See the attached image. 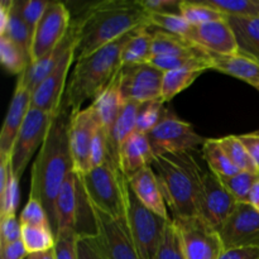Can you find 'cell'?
<instances>
[{"mask_svg": "<svg viewBox=\"0 0 259 259\" xmlns=\"http://www.w3.org/2000/svg\"><path fill=\"white\" fill-rule=\"evenodd\" d=\"M219 179L225 186V189L234 196V199L238 202L248 204L249 194L255 182L259 180V175L247 171H240L239 174L234 175V176L219 177Z\"/></svg>", "mask_w": 259, "mask_h": 259, "instance_id": "obj_36", "label": "cell"}, {"mask_svg": "<svg viewBox=\"0 0 259 259\" xmlns=\"http://www.w3.org/2000/svg\"><path fill=\"white\" fill-rule=\"evenodd\" d=\"M3 35L12 39L15 45L19 46L30 56V47H32L33 35L24 22L20 13L18 0H13V5L9 12V20H8L7 30Z\"/></svg>", "mask_w": 259, "mask_h": 259, "instance_id": "obj_34", "label": "cell"}, {"mask_svg": "<svg viewBox=\"0 0 259 259\" xmlns=\"http://www.w3.org/2000/svg\"><path fill=\"white\" fill-rule=\"evenodd\" d=\"M154 152L146 134L136 132L121 146L119 152V167L126 180L146 167L152 166Z\"/></svg>", "mask_w": 259, "mask_h": 259, "instance_id": "obj_21", "label": "cell"}, {"mask_svg": "<svg viewBox=\"0 0 259 259\" xmlns=\"http://www.w3.org/2000/svg\"><path fill=\"white\" fill-rule=\"evenodd\" d=\"M19 180L12 171L7 185L0 190V217L17 214L20 201Z\"/></svg>", "mask_w": 259, "mask_h": 259, "instance_id": "obj_41", "label": "cell"}, {"mask_svg": "<svg viewBox=\"0 0 259 259\" xmlns=\"http://www.w3.org/2000/svg\"><path fill=\"white\" fill-rule=\"evenodd\" d=\"M149 27L186 37L192 25L179 13H148Z\"/></svg>", "mask_w": 259, "mask_h": 259, "instance_id": "obj_37", "label": "cell"}, {"mask_svg": "<svg viewBox=\"0 0 259 259\" xmlns=\"http://www.w3.org/2000/svg\"><path fill=\"white\" fill-rule=\"evenodd\" d=\"M219 259H259V248L245 247L224 250Z\"/></svg>", "mask_w": 259, "mask_h": 259, "instance_id": "obj_51", "label": "cell"}, {"mask_svg": "<svg viewBox=\"0 0 259 259\" xmlns=\"http://www.w3.org/2000/svg\"><path fill=\"white\" fill-rule=\"evenodd\" d=\"M248 204L252 205L257 211H259V180L255 182V185L253 186L252 191L249 194V199H248Z\"/></svg>", "mask_w": 259, "mask_h": 259, "instance_id": "obj_52", "label": "cell"}, {"mask_svg": "<svg viewBox=\"0 0 259 259\" xmlns=\"http://www.w3.org/2000/svg\"><path fill=\"white\" fill-rule=\"evenodd\" d=\"M108 138H106L105 132L99 125L90 149V169L103 166L106 159H108Z\"/></svg>", "mask_w": 259, "mask_h": 259, "instance_id": "obj_45", "label": "cell"}, {"mask_svg": "<svg viewBox=\"0 0 259 259\" xmlns=\"http://www.w3.org/2000/svg\"><path fill=\"white\" fill-rule=\"evenodd\" d=\"M76 45H77V40L66 51L58 65L53 68L52 72L43 80V82L32 94V104H30L32 108L45 111L53 116L58 115L62 109V103L65 99L63 95L66 94V89H67L70 67L75 61Z\"/></svg>", "mask_w": 259, "mask_h": 259, "instance_id": "obj_13", "label": "cell"}, {"mask_svg": "<svg viewBox=\"0 0 259 259\" xmlns=\"http://www.w3.org/2000/svg\"><path fill=\"white\" fill-rule=\"evenodd\" d=\"M237 205L238 201L225 189L219 176L211 171L205 172L204 189L200 202V217L219 232Z\"/></svg>", "mask_w": 259, "mask_h": 259, "instance_id": "obj_16", "label": "cell"}, {"mask_svg": "<svg viewBox=\"0 0 259 259\" xmlns=\"http://www.w3.org/2000/svg\"><path fill=\"white\" fill-rule=\"evenodd\" d=\"M163 71L151 63L123 66L120 70V93L124 101L144 104L162 99Z\"/></svg>", "mask_w": 259, "mask_h": 259, "instance_id": "obj_11", "label": "cell"}, {"mask_svg": "<svg viewBox=\"0 0 259 259\" xmlns=\"http://www.w3.org/2000/svg\"><path fill=\"white\" fill-rule=\"evenodd\" d=\"M80 177L95 209L118 220L125 219L129 185L115 161L108 157L103 166L90 169Z\"/></svg>", "mask_w": 259, "mask_h": 259, "instance_id": "obj_5", "label": "cell"}, {"mask_svg": "<svg viewBox=\"0 0 259 259\" xmlns=\"http://www.w3.org/2000/svg\"><path fill=\"white\" fill-rule=\"evenodd\" d=\"M224 250L235 248H259V211L252 205L238 202L222 229L219 230Z\"/></svg>", "mask_w": 259, "mask_h": 259, "instance_id": "obj_14", "label": "cell"}, {"mask_svg": "<svg viewBox=\"0 0 259 259\" xmlns=\"http://www.w3.org/2000/svg\"><path fill=\"white\" fill-rule=\"evenodd\" d=\"M121 70V68H120ZM124 100L120 93V71L114 76L109 85L96 96L93 101V108L98 116L99 125L106 134V138L110 134L116 118L123 108Z\"/></svg>", "mask_w": 259, "mask_h": 259, "instance_id": "obj_22", "label": "cell"}, {"mask_svg": "<svg viewBox=\"0 0 259 259\" xmlns=\"http://www.w3.org/2000/svg\"><path fill=\"white\" fill-rule=\"evenodd\" d=\"M172 220L181 235L187 259H219L224 253L219 232L201 217Z\"/></svg>", "mask_w": 259, "mask_h": 259, "instance_id": "obj_9", "label": "cell"}, {"mask_svg": "<svg viewBox=\"0 0 259 259\" xmlns=\"http://www.w3.org/2000/svg\"><path fill=\"white\" fill-rule=\"evenodd\" d=\"M227 17L259 18V0H207Z\"/></svg>", "mask_w": 259, "mask_h": 259, "instance_id": "obj_39", "label": "cell"}, {"mask_svg": "<svg viewBox=\"0 0 259 259\" xmlns=\"http://www.w3.org/2000/svg\"><path fill=\"white\" fill-rule=\"evenodd\" d=\"M76 40H77V32H76L75 24H72L71 25L70 32L66 35L65 39L60 43V46L56 47L52 52H50L48 55L43 56L42 58L35 61V62H30L27 70H25L22 75H19L18 81H20V82L30 91V94L34 93L35 89H37L38 86L43 82V80L52 72L53 68L58 65L61 58L63 57L66 51H67L73 43H76Z\"/></svg>", "mask_w": 259, "mask_h": 259, "instance_id": "obj_20", "label": "cell"}, {"mask_svg": "<svg viewBox=\"0 0 259 259\" xmlns=\"http://www.w3.org/2000/svg\"><path fill=\"white\" fill-rule=\"evenodd\" d=\"M19 222L22 225H32V227H51V220L48 217L47 210L38 200L29 197L22 210L19 217Z\"/></svg>", "mask_w": 259, "mask_h": 259, "instance_id": "obj_43", "label": "cell"}, {"mask_svg": "<svg viewBox=\"0 0 259 259\" xmlns=\"http://www.w3.org/2000/svg\"><path fill=\"white\" fill-rule=\"evenodd\" d=\"M186 38L207 53H214V55L239 53L237 37L228 22V18L218 22L192 25Z\"/></svg>", "mask_w": 259, "mask_h": 259, "instance_id": "obj_17", "label": "cell"}, {"mask_svg": "<svg viewBox=\"0 0 259 259\" xmlns=\"http://www.w3.org/2000/svg\"><path fill=\"white\" fill-rule=\"evenodd\" d=\"M126 224L139 259H154L171 220L159 217L144 206L131 187L126 194Z\"/></svg>", "mask_w": 259, "mask_h": 259, "instance_id": "obj_6", "label": "cell"}, {"mask_svg": "<svg viewBox=\"0 0 259 259\" xmlns=\"http://www.w3.org/2000/svg\"><path fill=\"white\" fill-rule=\"evenodd\" d=\"M128 185L137 199L144 206L148 207L151 211L156 212L159 217L171 220L168 211H167V205L164 201L163 194H162L161 186H159L158 179H157V175L152 166L137 172L134 176L128 180Z\"/></svg>", "mask_w": 259, "mask_h": 259, "instance_id": "obj_19", "label": "cell"}, {"mask_svg": "<svg viewBox=\"0 0 259 259\" xmlns=\"http://www.w3.org/2000/svg\"><path fill=\"white\" fill-rule=\"evenodd\" d=\"M27 259H35V254H29Z\"/></svg>", "mask_w": 259, "mask_h": 259, "instance_id": "obj_54", "label": "cell"}, {"mask_svg": "<svg viewBox=\"0 0 259 259\" xmlns=\"http://www.w3.org/2000/svg\"><path fill=\"white\" fill-rule=\"evenodd\" d=\"M95 214L98 222L96 238L105 259H139L126 218L118 220L98 209H95Z\"/></svg>", "mask_w": 259, "mask_h": 259, "instance_id": "obj_15", "label": "cell"}, {"mask_svg": "<svg viewBox=\"0 0 259 259\" xmlns=\"http://www.w3.org/2000/svg\"><path fill=\"white\" fill-rule=\"evenodd\" d=\"M154 259H187L186 254H185L181 235H180V232L174 220H171L167 224L163 239H162Z\"/></svg>", "mask_w": 259, "mask_h": 259, "instance_id": "obj_38", "label": "cell"}, {"mask_svg": "<svg viewBox=\"0 0 259 259\" xmlns=\"http://www.w3.org/2000/svg\"><path fill=\"white\" fill-rule=\"evenodd\" d=\"M71 29L70 10L63 3L50 2L33 33L30 62H35L60 46Z\"/></svg>", "mask_w": 259, "mask_h": 259, "instance_id": "obj_10", "label": "cell"}, {"mask_svg": "<svg viewBox=\"0 0 259 259\" xmlns=\"http://www.w3.org/2000/svg\"><path fill=\"white\" fill-rule=\"evenodd\" d=\"M148 18L149 14L141 2L111 0L91 5L75 23L77 32L75 61L77 62L123 35L149 25Z\"/></svg>", "mask_w": 259, "mask_h": 259, "instance_id": "obj_2", "label": "cell"}, {"mask_svg": "<svg viewBox=\"0 0 259 259\" xmlns=\"http://www.w3.org/2000/svg\"><path fill=\"white\" fill-rule=\"evenodd\" d=\"M211 70L245 81L249 85H259V62L242 53L214 55L210 53Z\"/></svg>", "mask_w": 259, "mask_h": 259, "instance_id": "obj_23", "label": "cell"}, {"mask_svg": "<svg viewBox=\"0 0 259 259\" xmlns=\"http://www.w3.org/2000/svg\"><path fill=\"white\" fill-rule=\"evenodd\" d=\"M228 22L237 37L239 53L259 62V18L228 17Z\"/></svg>", "mask_w": 259, "mask_h": 259, "instance_id": "obj_27", "label": "cell"}, {"mask_svg": "<svg viewBox=\"0 0 259 259\" xmlns=\"http://www.w3.org/2000/svg\"><path fill=\"white\" fill-rule=\"evenodd\" d=\"M98 128L99 120L93 105L71 114L68 142L73 172L80 176L90 171V149Z\"/></svg>", "mask_w": 259, "mask_h": 259, "instance_id": "obj_12", "label": "cell"}, {"mask_svg": "<svg viewBox=\"0 0 259 259\" xmlns=\"http://www.w3.org/2000/svg\"><path fill=\"white\" fill-rule=\"evenodd\" d=\"M78 235L72 228L61 229L56 234V244L53 248L56 259H77Z\"/></svg>", "mask_w": 259, "mask_h": 259, "instance_id": "obj_42", "label": "cell"}, {"mask_svg": "<svg viewBox=\"0 0 259 259\" xmlns=\"http://www.w3.org/2000/svg\"><path fill=\"white\" fill-rule=\"evenodd\" d=\"M55 118L56 116L51 114L30 106L27 118L17 137L10 159L12 171L18 179H20L24 174L30 158L43 146Z\"/></svg>", "mask_w": 259, "mask_h": 259, "instance_id": "obj_8", "label": "cell"}, {"mask_svg": "<svg viewBox=\"0 0 259 259\" xmlns=\"http://www.w3.org/2000/svg\"><path fill=\"white\" fill-rule=\"evenodd\" d=\"M30 104H32V94L20 81H17L14 95L9 104V109L0 133V158H12L15 141L27 118Z\"/></svg>", "mask_w": 259, "mask_h": 259, "instance_id": "obj_18", "label": "cell"}, {"mask_svg": "<svg viewBox=\"0 0 259 259\" xmlns=\"http://www.w3.org/2000/svg\"><path fill=\"white\" fill-rule=\"evenodd\" d=\"M136 30L76 62L66 89L62 109L72 114L81 110L85 101L95 100L123 67V50Z\"/></svg>", "mask_w": 259, "mask_h": 259, "instance_id": "obj_4", "label": "cell"}, {"mask_svg": "<svg viewBox=\"0 0 259 259\" xmlns=\"http://www.w3.org/2000/svg\"><path fill=\"white\" fill-rule=\"evenodd\" d=\"M205 70L202 68H179L164 72L163 82H162V101H171L175 96L179 95L184 90L192 85L199 78Z\"/></svg>", "mask_w": 259, "mask_h": 259, "instance_id": "obj_29", "label": "cell"}, {"mask_svg": "<svg viewBox=\"0 0 259 259\" xmlns=\"http://www.w3.org/2000/svg\"><path fill=\"white\" fill-rule=\"evenodd\" d=\"M219 144L222 146L223 151L225 152L232 163L240 171L252 172V174L259 175L258 164L253 161L250 154L243 146L238 136H227L218 139Z\"/></svg>", "mask_w": 259, "mask_h": 259, "instance_id": "obj_35", "label": "cell"}, {"mask_svg": "<svg viewBox=\"0 0 259 259\" xmlns=\"http://www.w3.org/2000/svg\"><path fill=\"white\" fill-rule=\"evenodd\" d=\"M22 242L28 254H39L55 248L56 235L52 228L22 225Z\"/></svg>", "mask_w": 259, "mask_h": 259, "instance_id": "obj_32", "label": "cell"}, {"mask_svg": "<svg viewBox=\"0 0 259 259\" xmlns=\"http://www.w3.org/2000/svg\"><path fill=\"white\" fill-rule=\"evenodd\" d=\"M70 116V111L61 109L30 171L29 197L38 200L45 206L52 228L55 223L56 199L65 180L73 171L68 142Z\"/></svg>", "mask_w": 259, "mask_h": 259, "instance_id": "obj_1", "label": "cell"}, {"mask_svg": "<svg viewBox=\"0 0 259 259\" xmlns=\"http://www.w3.org/2000/svg\"><path fill=\"white\" fill-rule=\"evenodd\" d=\"M28 255L22 239L0 245V259H27Z\"/></svg>", "mask_w": 259, "mask_h": 259, "instance_id": "obj_49", "label": "cell"}, {"mask_svg": "<svg viewBox=\"0 0 259 259\" xmlns=\"http://www.w3.org/2000/svg\"><path fill=\"white\" fill-rule=\"evenodd\" d=\"M142 104L136 101H124L123 108L116 118L115 124L108 137L109 157L119 164V152L124 142L137 132V119Z\"/></svg>", "mask_w": 259, "mask_h": 259, "instance_id": "obj_26", "label": "cell"}, {"mask_svg": "<svg viewBox=\"0 0 259 259\" xmlns=\"http://www.w3.org/2000/svg\"><path fill=\"white\" fill-rule=\"evenodd\" d=\"M163 104L162 99L142 104L138 111V119H137V132L138 133L147 136L158 125L164 113Z\"/></svg>", "mask_w": 259, "mask_h": 259, "instance_id": "obj_40", "label": "cell"}, {"mask_svg": "<svg viewBox=\"0 0 259 259\" xmlns=\"http://www.w3.org/2000/svg\"><path fill=\"white\" fill-rule=\"evenodd\" d=\"M18 4H19L23 19L27 23L28 28L33 35L37 24L45 14L50 2H45V0H18Z\"/></svg>", "mask_w": 259, "mask_h": 259, "instance_id": "obj_44", "label": "cell"}, {"mask_svg": "<svg viewBox=\"0 0 259 259\" xmlns=\"http://www.w3.org/2000/svg\"><path fill=\"white\" fill-rule=\"evenodd\" d=\"M76 206H77V174L72 171L65 180L56 199L55 223L52 228L55 235L65 228L75 229Z\"/></svg>", "mask_w": 259, "mask_h": 259, "instance_id": "obj_25", "label": "cell"}, {"mask_svg": "<svg viewBox=\"0 0 259 259\" xmlns=\"http://www.w3.org/2000/svg\"><path fill=\"white\" fill-rule=\"evenodd\" d=\"M152 168L174 219L200 217L205 172L195 157L190 152L154 154Z\"/></svg>", "mask_w": 259, "mask_h": 259, "instance_id": "obj_3", "label": "cell"}, {"mask_svg": "<svg viewBox=\"0 0 259 259\" xmlns=\"http://www.w3.org/2000/svg\"><path fill=\"white\" fill-rule=\"evenodd\" d=\"M0 61L12 75H22L30 63V56L5 35H0Z\"/></svg>", "mask_w": 259, "mask_h": 259, "instance_id": "obj_31", "label": "cell"}, {"mask_svg": "<svg viewBox=\"0 0 259 259\" xmlns=\"http://www.w3.org/2000/svg\"><path fill=\"white\" fill-rule=\"evenodd\" d=\"M181 0H141L147 13H179Z\"/></svg>", "mask_w": 259, "mask_h": 259, "instance_id": "obj_48", "label": "cell"}, {"mask_svg": "<svg viewBox=\"0 0 259 259\" xmlns=\"http://www.w3.org/2000/svg\"><path fill=\"white\" fill-rule=\"evenodd\" d=\"M154 29L156 30H153V45H152L153 56H179V57L201 58V60L210 61V53L202 51L186 37L172 34L157 28Z\"/></svg>", "mask_w": 259, "mask_h": 259, "instance_id": "obj_24", "label": "cell"}, {"mask_svg": "<svg viewBox=\"0 0 259 259\" xmlns=\"http://www.w3.org/2000/svg\"><path fill=\"white\" fill-rule=\"evenodd\" d=\"M147 137L154 154L191 152L206 142V138L200 136L191 124L180 119L168 108H164L162 120Z\"/></svg>", "mask_w": 259, "mask_h": 259, "instance_id": "obj_7", "label": "cell"}, {"mask_svg": "<svg viewBox=\"0 0 259 259\" xmlns=\"http://www.w3.org/2000/svg\"><path fill=\"white\" fill-rule=\"evenodd\" d=\"M202 157L209 166L210 171L217 176L229 177L240 172V169H238L232 163L229 157L223 151L218 139H206L202 146Z\"/></svg>", "mask_w": 259, "mask_h": 259, "instance_id": "obj_30", "label": "cell"}, {"mask_svg": "<svg viewBox=\"0 0 259 259\" xmlns=\"http://www.w3.org/2000/svg\"><path fill=\"white\" fill-rule=\"evenodd\" d=\"M152 45H153V28L146 25L137 29L123 50L121 55L123 66L149 63L153 56Z\"/></svg>", "mask_w": 259, "mask_h": 259, "instance_id": "obj_28", "label": "cell"}, {"mask_svg": "<svg viewBox=\"0 0 259 259\" xmlns=\"http://www.w3.org/2000/svg\"><path fill=\"white\" fill-rule=\"evenodd\" d=\"M35 259H56L55 252H53V249H51L48 252L39 253V254H35Z\"/></svg>", "mask_w": 259, "mask_h": 259, "instance_id": "obj_53", "label": "cell"}, {"mask_svg": "<svg viewBox=\"0 0 259 259\" xmlns=\"http://www.w3.org/2000/svg\"><path fill=\"white\" fill-rule=\"evenodd\" d=\"M0 218V245L22 239V224L17 219V215Z\"/></svg>", "mask_w": 259, "mask_h": 259, "instance_id": "obj_46", "label": "cell"}, {"mask_svg": "<svg viewBox=\"0 0 259 259\" xmlns=\"http://www.w3.org/2000/svg\"><path fill=\"white\" fill-rule=\"evenodd\" d=\"M253 88H254V89H257V90L259 91V85H255V86H253Z\"/></svg>", "mask_w": 259, "mask_h": 259, "instance_id": "obj_55", "label": "cell"}, {"mask_svg": "<svg viewBox=\"0 0 259 259\" xmlns=\"http://www.w3.org/2000/svg\"><path fill=\"white\" fill-rule=\"evenodd\" d=\"M179 14L184 17L191 25L218 22V20H224L228 18L220 10L207 4L206 2H185V0H181Z\"/></svg>", "mask_w": 259, "mask_h": 259, "instance_id": "obj_33", "label": "cell"}, {"mask_svg": "<svg viewBox=\"0 0 259 259\" xmlns=\"http://www.w3.org/2000/svg\"><path fill=\"white\" fill-rule=\"evenodd\" d=\"M238 138L240 139V142H242L243 146L245 147L248 153L250 154L253 161H254L259 167V131L240 134V136H238Z\"/></svg>", "mask_w": 259, "mask_h": 259, "instance_id": "obj_50", "label": "cell"}, {"mask_svg": "<svg viewBox=\"0 0 259 259\" xmlns=\"http://www.w3.org/2000/svg\"><path fill=\"white\" fill-rule=\"evenodd\" d=\"M77 259H105L96 237H78Z\"/></svg>", "mask_w": 259, "mask_h": 259, "instance_id": "obj_47", "label": "cell"}]
</instances>
